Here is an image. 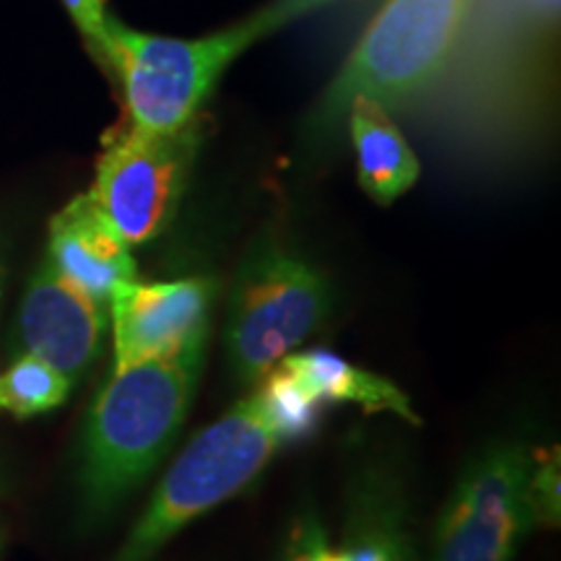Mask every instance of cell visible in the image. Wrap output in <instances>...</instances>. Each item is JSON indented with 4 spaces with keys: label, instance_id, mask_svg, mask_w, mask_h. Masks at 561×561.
I'll use <instances>...</instances> for the list:
<instances>
[{
    "label": "cell",
    "instance_id": "6da1fadb",
    "mask_svg": "<svg viewBox=\"0 0 561 561\" xmlns=\"http://www.w3.org/2000/svg\"><path fill=\"white\" fill-rule=\"evenodd\" d=\"M208 333L164 359L112 369L81 439L79 489L89 520H102L149 479L191 411Z\"/></svg>",
    "mask_w": 561,
    "mask_h": 561
},
{
    "label": "cell",
    "instance_id": "7a4b0ae2",
    "mask_svg": "<svg viewBox=\"0 0 561 561\" xmlns=\"http://www.w3.org/2000/svg\"><path fill=\"white\" fill-rule=\"evenodd\" d=\"M331 3L333 0H276L237 24L195 39L146 34L110 16L100 62L121 81L130 125L144 130H178L198 121L201 104L224 70L255 42Z\"/></svg>",
    "mask_w": 561,
    "mask_h": 561
},
{
    "label": "cell",
    "instance_id": "3957f363",
    "mask_svg": "<svg viewBox=\"0 0 561 561\" xmlns=\"http://www.w3.org/2000/svg\"><path fill=\"white\" fill-rule=\"evenodd\" d=\"M286 445L255 388L187 442L112 561H153L187 525L242 494Z\"/></svg>",
    "mask_w": 561,
    "mask_h": 561
},
{
    "label": "cell",
    "instance_id": "277c9868",
    "mask_svg": "<svg viewBox=\"0 0 561 561\" xmlns=\"http://www.w3.org/2000/svg\"><path fill=\"white\" fill-rule=\"evenodd\" d=\"M468 9L471 0H385L320 100L312 130L331 133L354 96L390 112L419 102L447 70Z\"/></svg>",
    "mask_w": 561,
    "mask_h": 561
},
{
    "label": "cell",
    "instance_id": "5b68a950",
    "mask_svg": "<svg viewBox=\"0 0 561 561\" xmlns=\"http://www.w3.org/2000/svg\"><path fill=\"white\" fill-rule=\"evenodd\" d=\"M333 312L325 273L276 242H257L237 268L227 301L229 367L244 385L310 341Z\"/></svg>",
    "mask_w": 561,
    "mask_h": 561
},
{
    "label": "cell",
    "instance_id": "8992f818",
    "mask_svg": "<svg viewBox=\"0 0 561 561\" xmlns=\"http://www.w3.org/2000/svg\"><path fill=\"white\" fill-rule=\"evenodd\" d=\"M533 450L517 439L476 453L439 512L434 561H512L533 525Z\"/></svg>",
    "mask_w": 561,
    "mask_h": 561
},
{
    "label": "cell",
    "instance_id": "52a82bcc",
    "mask_svg": "<svg viewBox=\"0 0 561 561\" xmlns=\"http://www.w3.org/2000/svg\"><path fill=\"white\" fill-rule=\"evenodd\" d=\"M198 121L178 130L130 125L102 151L89 195L130 248L157 240L172 224L198 153Z\"/></svg>",
    "mask_w": 561,
    "mask_h": 561
},
{
    "label": "cell",
    "instance_id": "ba28073f",
    "mask_svg": "<svg viewBox=\"0 0 561 561\" xmlns=\"http://www.w3.org/2000/svg\"><path fill=\"white\" fill-rule=\"evenodd\" d=\"M216 280L191 276L178 280H125L110 294L107 314L115 339L112 369L164 359L208 333Z\"/></svg>",
    "mask_w": 561,
    "mask_h": 561
},
{
    "label": "cell",
    "instance_id": "9c48e42d",
    "mask_svg": "<svg viewBox=\"0 0 561 561\" xmlns=\"http://www.w3.org/2000/svg\"><path fill=\"white\" fill-rule=\"evenodd\" d=\"M104 333L107 305L91 299L45 257L32 273L19 307V354L50 364L76 385L100 359Z\"/></svg>",
    "mask_w": 561,
    "mask_h": 561
},
{
    "label": "cell",
    "instance_id": "30bf717a",
    "mask_svg": "<svg viewBox=\"0 0 561 561\" xmlns=\"http://www.w3.org/2000/svg\"><path fill=\"white\" fill-rule=\"evenodd\" d=\"M47 261L102 305H107L115 286L138 278L130 244L89 193L76 195L53 216Z\"/></svg>",
    "mask_w": 561,
    "mask_h": 561
},
{
    "label": "cell",
    "instance_id": "8fae6325",
    "mask_svg": "<svg viewBox=\"0 0 561 561\" xmlns=\"http://www.w3.org/2000/svg\"><path fill=\"white\" fill-rule=\"evenodd\" d=\"M331 561H421L405 486L382 462H367L351 479L343 541Z\"/></svg>",
    "mask_w": 561,
    "mask_h": 561
},
{
    "label": "cell",
    "instance_id": "7c38bea8",
    "mask_svg": "<svg viewBox=\"0 0 561 561\" xmlns=\"http://www.w3.org/2000/svg\"><path fill=\"white\" fill-rule=\"evenodd\" d=\"M276 367L284 369L322 411L328 405H356L364 413H392L413 426L421 424L411 398L396 382L375 371L354 367L348 359L328 348H297L284 356Z\"/></svg>",
    "mask_w": 561,
    "mask_h": 561
},
{
    "label": "cell",
    "instance_id": "4fadbf2b",
    "mask_svg": "<svg viewBox=\"0 0 561 561\" xmlns=\"http://www.w3.org/2000/svg\"><path fill=\"white\" fill-rule=\"evenodd\" d=\"M343 117L348 123L362 191L380 206H390L421 178L416 151L392 121V112L385 110L380 102L354 96Z\"/></svg>",
    "mask_w": 561,
    "mask_h": 561
},
{
    "label": "cell",
    "instance_id": "5bb4252c",
    "mask_svg": "<svg viewBox=\"0 0 561 561\" xmlns=\"http://www.w3.org/2000/svg\"><path fill=\"white\" fill-rule=\"evenodd\" d=\"M73 382L66 380L50 364L19 354L0 371V411L16 419L50 413L68 401Z\"/></svg>",
    "mask_w": 561,
    "mask_h": 561
},
{
    "label": "cell",
    "instance_id": "9a60e30c",
    "mask_svg": "<svg viewBox=\"0 0 561 561\" xmlns=\"http://www.w3.org/2000/svg\"><path fill=\"white\" fill-rule=\"evenodd\" d=\"M561 479H559V447L533 453L528 496L533 520L543 528H557L561 517Z\"/></svg>",
    "mask_w": 561,
    "mask_h": 561
},
{
    "label": "cell",
    "instance_id": "2e32d148",
    "mask_svg": "<svg viewBox=\"0 0 561 561\" xmlns=\"http://www.w3.org/2000/svg\"><path fill=\"white\" fill-rule=\"evenodd\" d=\"M331 551L333 546L325 525L312 510H307L294 517L278 561H331Z\"/></svg>",
    "mask_w": 561,
    "mask_h": 561
},
{
    "label": "cell",
    "instance_id": "e0dca14e",
    "mask_svg": "<svg viewBox=\"0 0 561 561\" xmlns=\"http://www.w3.org/2000/svg\"><path fill=\"white\" fill-rule=\"evenodd\" d=\"M62 5L68 9L70 19L76 21V26H79V32L83 34V39L89 42L94 58L100 60L104 26H107V19H110L104 0H62Z\"/></svg>",
    "mask_w": 561,
    "mask_h": 561
},
{
    "label": "cell",
    "instance_id": "ac0fdd59",
    "mask_svg": "<svg viewBox=\"0 0 561 561\" xmlns=\"http://www.w3.org/2000/svg\"><path fill=\"white\" fill-rule=\"evenodd\" d=\"M515 5L541 30H557L561 0H515Z\"/></svg>",
    "mask_w": 561,
    "mask_h": 561
},
{
    "label": "cell",
    "instance_id": "d6986e66",
    "mask_svg": "<svg viewBox=\"0 0 561 561\" xmlns=\"http://www.w3.org/2000/svg\"><path fill=\"white\" fill-rule=\"evenodd\" d=\"M3 543H5V530L0 528V551H3Z\"/></svg>",
    "mask_w": 561,
    "mask_h": 561
}]
</instances>
